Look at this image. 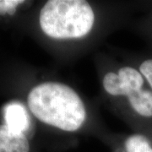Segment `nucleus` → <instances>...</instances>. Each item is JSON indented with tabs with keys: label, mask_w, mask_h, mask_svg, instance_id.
<instances>
[{
	"label": "nucleus",
	"mask_w": 152,
	"mask_h": 152,
	"mask_svg": "<svg viewBox=\"0 0 152 152\" xmlns=\"http://www.w3.org/2000/svg\"><path fill=\"white\" fill-rule=\"evenodd\" d=\"M129 102L136 113L143 117H152V92L140 90L129 95Z\"/></svg>",
	"instance_id": "6"
},
{
	"label": "nucleus",
	"mask_w": 152,
	"mask_h": 152,
	"mask_svg": "<svg viewBox=\"0 0 152 152\" xmlns=\"http://www.w3.org/2000/svg\"><path fill=\"white\" fill-rule=\"evenodd\" d=\"M117 152H152V145L145 135L133 134L125 140L124 150Z\"/></svg>",
	"instance_id": "7"
},
{
	"label": "nucleus",
	"mask_w": 152,
	"mask_h": 152,
	"mask_svg": "<svg viewBox=\"0 0 152 152\" xmlns=\"http://www.w3.org/2000/svg\"><path fill=\"white\" fill-rule=\"evenodd\" d=\"M5 125L12 132L25 134L30 126V116L26 107L19 102H11L4 109Z\"/></svg>",
	"instance_id": "4"
},
{
	"label": "nucleus",
	"mask_w": 152,
	"mask_h": 152,
	"mask_svg": "<svg viewBox=\"0 0 152 152\" xmlns=\"http://www.w3.org/2000/svg\"><path fill=\"white\" fill-rule=\"evenodd\" d=\"M0 152H30V144L25 134L15 133L0 125Z\"/></svg>",
	"instance_id": "5"
},
{
	"label": "nucleus",
	"mask_w": 152,
	"mask_h": 152,
	"mask_svg": "<svg viewBox=\"0 0 152 152\" xmlns=\"http://www.w3.org/2000/svg\"><path fill=\"white\" fill-rule=\"evenodd\" d=\"M144 78L140 71L131 67L120 69L118 74L107 73L103 79V87L112 96H126L142 90Z\"/></svg>",
	"instance_id": "3"
},
{
	"label": "nucleus",
	"mask_w": 152,
	"mask_h": 152,
	"mask_svg": "<svg viewBox=\"0 0 152 152\" xmlns=\"http://www.w3.org/2000/svg\"><path fill=\"white\" fill-rule=\"evenodd\" d=\"M28 106L40 121L68 132L79 129L86 118L85 105L78 94L57 82L34 87L28 96Z\"/></svg>",
	"instance_id": "1"
},
{
	"label": "nucleus",
	"mask_w": 152,
	"mask_h": 152,
	"mask_svg": "<svg viewBox=\"0 0 152 152\" xmlns=\"http://www.w3.org/2000/svg\"><path fill=\"white\" fill-rule=\"evenodd\" d=\"M24 3L22 0H0V15H14L18 5Z\"/></svg>",
	"instance_id": "8"
},
{
	"label": "nucleus",
	"mask_w": 152,
	"mask_h": 152,
	"mask_svg": "<svg viewBox=\"0 0 152 152\" xmlns=\"http://www.w3.org/2000/svg\"><path fill=\"white\" fill-rule=\"evenodd\" d=\"M140 71L143 77H145L149 82L152 89V59H147L143 62L140 67Z\"/></svg>",
	"instance_id": "9"
},
{
	"label": "nucleus",
	"mask_w": 152,
	"mask_h": 152,
	"mask_svg": "<svg viewBox=\"0 0 152 152\" xmlns=\"http://www.w3.org/2000/svg\"><path fill=\"white\" fill-rule=\"evenodd\" d=\"M95 21L90 4L84 0H50L40 12L43 32L55 39H75L86 36Z\"/></svg>",
	"instance_id": "2"
}]
</instances>
